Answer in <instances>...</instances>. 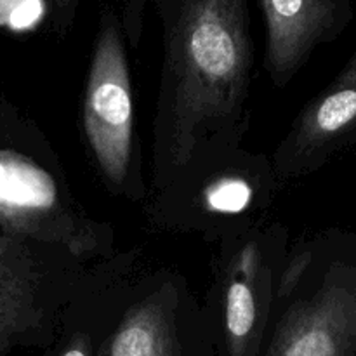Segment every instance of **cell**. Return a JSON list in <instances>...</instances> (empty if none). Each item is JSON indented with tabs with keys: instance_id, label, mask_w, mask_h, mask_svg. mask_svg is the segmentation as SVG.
<instances>
[{
	"instance_id": "1",
	"label": "cell",
	"mask_w": 356,
	"mask_h": 356,
	"mask_svg": "<svg viewBox=\"0 0 356 356\" xmlns=\"http://www.w3.org/2000/svg\"><path fill=\"white\" fill-rule=\"evenodd\" d=\"M122 3L124 10L152 3L162 21L165 152L176 165H184L209 132L233 124L247 99L252 70L247 0Z\"/></svg>"
},
{
	"instance_id": "2",
	"label": "cell",
	"mask_w": 356,
	"mask_h": 356,
	"mask_svg": "<svg viewBox=\"0 0 356 356\" xmlns=\"http://www.w3.org/2000/svg\"><path fill=\"white\" fill-rule=\"evenodd\" d=\"M282 315L266 356H356V235L336 238Z\"/></svg>"
},
{
	"instance_id": "3",
	"label": "cell",
	"mask_w": 356,
	"mask_h": 356,
	"mask_svg": "<svg viewBox=\"0 0 356 356\" xmlns=\"http://www.w3.org/2000/svg\"><path fill=\"white\" fill-rule=\"evenodd\" d=\"M83 129L104 177L124 183L132 156L134 103L124 28L113 7H104L99 17L83 101Z\"/></svg>"
},
{
	"instance_id": "4",
	"label": "cell",
	"mask_w": 356,
	"mask_h": 356,
	"mask_svg": "<svg viewBox=\"0 0 356 356\" xmlns=\"http://www.w3.org/2000/svg\"><path fill=\"white\" fill-rule=\"evenodd\" d=\"M355 139L356 49L330 86L301 111L278 149L277 165L282 176L313 172Z\"/></svg>"
},
{
	"instance_id": "5",
	"label": "cell",
	"mask_w": 356,
	"mask_h": 356,
	"mask_svg": "<svg viewBox=\"0 0 356 356\" xmlns=\"http://www.w3.org/2000/svg\"><path fill=\"white\" fill-rule=\"evenodd\" d=\"M266 21V68L284 86L320 44L353 21V0H259Z\"/></svg>"
},
{
	"instance_id": "6",
	"label": "cell",
	"mask_w": 356,
	"mask_h": 356,
	"mask_svg": "<svg viewBox=\"0 0 356 356\" xmlns=\"http://www.w3.org/2000/svg\"><path fill=\"white\" fill-rule=\"evenodd\" d=\"M0 221L21 235H40L66 247H82L86 240L70 219L52 177L24 160L0 162Z\"/></svg>"
},
{
	"instance_id": "7",
	"label": "cell",
	"mask_w": 356,
	"mask_h": 356,
	"mask_svg": "<svg viewBox=\"0 0 356 356\" xmlns=\"http://www.w3.org/2000/svg\"><path fill=\"white\" fill-rule=\"evenodd\" d=\"M38 278L17 240L0 236V355L37 327Z\"/></svg>"
},
{
	"instance_id": "8",
	"label": "cell",
	"mask_w": 356,
	"mask_h": 356,
	"mask_svg": "<svg viewBox=\"0 0 356 356\" xmlns=\"http://www.w3.org/2000/svg\"><path fill=\"white\" fill-rule=\"evenodd\" d=\"M108 356H179L170 313L156 298L125 313L108 344Z\"/></svg>"
},
{
	"instance_id": "9",
	"label": "cell",
	"mask_w": 356,
	"mask_h": 356,
	"mask_svg": "<svg viewBox=\"0 0 356 356\" xmlns=\"http://www.w3.org/2000/svg\"><path fill=\"white\" fill-rule=\"evenodd\" d=\"M259 259L254 247L242 250L235 273L226 289L225 323L229 356H256L259 305H257L256 275Z\"/></svg>"
},
{
	"instance_id": "10",
	"label": "cell",
	"mask_w": 356,
	"mask_h": 356,
	"mask_svg": "<svg viewBox=\"0 0 356 356\" xmlns=\"http://www.w3.org/2000/svg\"><path fill=\"white\" fill-rule=\"evenodd\" d=\"M51 14L52 28L58 33H66L75 21L80 0H45Z\"/></svg>"
},
{
	"instance_id": "11",
	"label": "cell",
	"mask_w": 356,
	"mask_h": 356,
	"mask_svg": "<svg viewBox=\"0 0 356 356\" xmlns=\"http://www.w3.org/2000/svg\"><path fill=\"white\" fill-rule=\"evenodd\" d=\"M61 356H90L89 341L83 336H76L75 339L68 344V348L63 351Z\"/></svg>"
}]
</instances>
